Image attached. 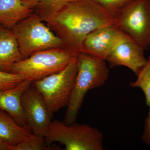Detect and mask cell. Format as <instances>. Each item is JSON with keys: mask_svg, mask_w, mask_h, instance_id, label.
Masks as SVG:
<instances>
[{"mask_svg": "<svg viewBox=\"0 0 150 150\" xmlns=\"http://www.w3.org/2000/svg\"><path fill=\"white\" fill-rule=\"evenodd\" d=\"M114 18L93 0L70 3L46 23L64 48L81 53L84 40L96 30L114 23Z\"/></svg>", "mask_w": 150, "mask_h": 150, "instance_id": "cell-1", "label": "cell"}, {"mask_svg": "<svg viewBox=\"0 0 150 150\" xmlns=\"http://www.w3.org/2000/svg\"><path fill=\"white\" fill-rule=\"evenodd\" d=\"M77 60V73L64 118L66 124L76 122L86 94L104 84L109 76L105 60L84 52L78 54Z\"/></svg>", "mask_w": 150, "mask_h": 150, "instance_id": "cell-2", "label": "cell"}, {"mask_svg": "<svg viewBox=\"0 0 150 150\" xmlns=\"http://www.w3.org/2000/svg\"><path fill=\"white\" fill-rule=\"evenodd\" d=\"M78 55L63 47L43 50L14 64L10 72L33 82L64 69Z\"/></svg>", "mask_w": 150, "mask_h": 150, "instance_id": "cell-3", "label": "cell"}, {"mask_svg": "<svg viewBox=\"0 0 150 150\" xmlns=\"http://www.w3.org/2000/svg\"><path fill=\"white\" fill-rule=\"evenodd\" d=\"M11 30L24 59L39 51L64 47L61 39L34 12L19 22Z\"/></svg>", "mask_w": 150, "mask_h": 150, "instance_id": "cell-4", "label": "cell"}, {"mask_svg": "<svg viewBox=\"0 0 150 150\" xmlns=\"http://www.w3.org/2000/svg\"><path fill=\"white\" fill-rule=\"evenodd\" d=\"M49 146L59 142L66 150H103V136L95 128L76 122L66 124L64 121H51L45 137Z\"/></svg>", "mask_w": 150, "mask_h": 150, "instance_id": "cell-5", "label": "cell"}, {"mask_svg": "<svg viewBox=\"0 0 150 150\" xmlns=\"http://www.w3.org/2000/svg\"><path fill=\"white\" fill-rule=\"evenodd\" d=\"M77 57L64 69L33 82L52 114L68 106L78 71Z\"/></svg>", "mask_w": 150, "mask_h": 150, "instance_id": "cell-6", "label": "cell"}, {"mask_svg": "<svg viewBox=\"0 0 150 150\" xmlns=\"http://www.w3.org/2000/svg\"><path fill=\"white\" fill-rule=\"evenodd\" d=\"M114 24L148 50L150 46V0H134L115 18Z\"/></svg>", "mask_w": 150, "mask_h": 150, "instance_id": "cell-7", "label": "cell"}, {"mask_svg": "<svg viewBox=\"0 0 150 150\" xmlns=\"http://www.w3.org/2000/svg\"><path fill=\"white\" fill-rule=\"evenodd\" d=\"M21 104L32 133L46 137L53 114L48 110L42 95L33 84L23 94Z\"/></svg>", "mask_w": 150, "mask_h": 150, "instance_id": "cell-8", "label": "cell"}, {"mask_svg": "<svg viewBox=\"0 0 150 150\" xmlns=\"http://www.w3.org/2000/svg\"><path fill=\"white\" fill-rule=\"evenodd\" d=\"M132 40L115 24L96 30L86 38L82 52L106 60L118 44Z\"/></svg>", "mask_w": 150, "mask_h": 150, "instance_id": "cell-9", "label": "cell"}, {"mask_svg": "<svg viewBox=\"0 0 150 150\" xmlns=\"http://www.w3.org/2000/svg\"><path fill=\"white\" fill-rule=\"evenodd\" d=\"M144 49L132 40L121 42L106 58L111 68L124 66L137 75L146 64Z\"/></svg>", "mask_w": 150, "mask_h": 150, "instance_id": "cell-10", "label": "cell"}, {"mask_svg": "<svg viewBox=\"0 0 150 150\" xmlns=\"http://www.w3.org/2000/svg\"><path fill=\"white\" fill-rule=\"evenodd\" d=\"M32 83L25 80L15 88L0 90V109L8 112L21 126L28 125L22 106V96Z\"/></svg>", "mask_w": 150, "mask_h": 150, "instance_id": "cell-11", "label": "cell"}, {"mask_svg": "<svg viewBox=\"0 0 150 150\" xmlns=\"http://www.w3.org/2000/svg\"><path fill=\"white\" fill-rule=\"evenodd\" d=\"M33 134L28 125L21 126L5 110L0 109V141L8 146L16 145Z\"/></svg>", "mask_w": 150, "mask_h": 150, "instance_id": "cell-12", "label": "cell"}, {"mask_svg": "<svg viewBox=\"0 0 150 150\" xmlns=\"http://www.w3.org/2000/svg\"><path fill=\"white\" fill-rule=\"evenodd\" d=\"M24 59L11 30L0 25V70L10 72L13 64Z\"/></svg>", "mask_w": 150, "mask_h": 150, "instance_id": "cell-13", "label": "cell"}, {"mask_svg": "<svg viewBox=\"0 0 150 150\" xmlns=\"http://www.w3.org/2000/svg\"><path fill=\"white\" fill-rule=\"evenodd\" d=\"M34 13L21 0H0V25L12 29L21 21Z\"/></svg>", "mask_w": 150, "mask_h": 150, "instance_id": "cell-14", "label": "cell"}, {"mask_svg": "<svg viewBox=\"0 0 150 150\" xmlns=\"http://www.w3.org/2000/svg\"><path fill=\"white\" fill-rule=\"evenodd\" d=\"M137 80L130 83L134 88H139L144 93L146 103L149 108L148 116L145 122V127L142 139L150 146V56L146 64L137 74Z\"/></svg>", "mask_w": 150, "mask_h": 150, "instance_id": "cell-15", "label": "cell"}, {"mask_svg": "<svg viewBox=\"0 0 150 150\" xmlns=\"http://www.w3.org/2000/svg\"><path fill=\"white\" fill-rule=\"evenodd\" d=\"M78 0H39L34 12L46 23L70 3Z\"/></svg>", "mask_w": 150, "mask_h": 150, "instance_id": "cell-16", "label": "cell"}, {"mask_svg": "<svg viewBox=\"0 0 150 150\" xmlns=\"http://www.w3.org/2000/svg\"><path fill=\"white\" fill-rule=\"evenodd\" d=\"M51 149L45 137L33 133L27 139L18 144L8 146V150H48Z\"/></svg>", "mask_w": 150, "mask_h": 150, "instance_id": "cell-17", "label": "cell"}, {"mask_svg": "<svg viewBox=\"0 0 150 150\" xmlns=\"http://www.w3.org/2000/svg\"><path fill=\"white\" fill-rule=\"evenodd\" d=\"M114 18L134 0H93Z\"/></svg>", "mask_w": 150, "mask_h": 150, "instance_id": "cell-18", "label": "cell"}, {"mask_svg": "<svg viewBox=\"0 0 150 150\" xmlns=\"http://www.w3.org/2000/svg\"><path fill=\"white\" fill-rule=\"evenodd\" d=\"M24 80V78L18 74L0 70V90H7L15 88Z\"/></svg>", "mask_w": 150, "mask_h": 150, "instance_id": "cell-19", "label": "cell"}, {"mask_svg": "<svg viewBox=\"0 0 150 150\" xmlns=\"http://www.w3.org/2000/svg\"><path fill=\"white\" fill-rule=\"evenodd\" d=\"M25 5L34 9L39 0H21Z\"/></svg>", "mask_w": 150, "mask_h": 150, "instance_id": "cell-20", "label": "cell"}, {"mask_svg": "<svg viewBox=\"0 0 150 150\" xmlns=\"http://www.w3.org/2000/svg\"><path fill=\"white\" fill-rule=\"evenodd\" d=\"M0 150H8V146L0 141Z\"/></svg>", "mask_w": 150, "mask_h": 150, "instance_id": "cell-21", "label": "cell"}]
</instances>
